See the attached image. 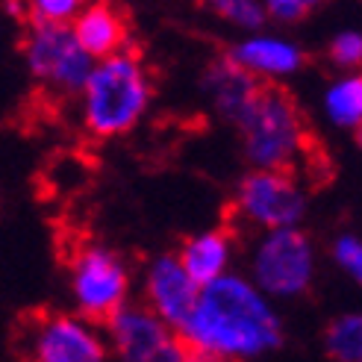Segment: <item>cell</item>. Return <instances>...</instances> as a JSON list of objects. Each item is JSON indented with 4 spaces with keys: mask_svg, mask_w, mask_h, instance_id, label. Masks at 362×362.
Returning a JSON list of instances; mask_svg holds the SVG:
<instances>
[{
    "mask_svg": "<svg viewBox=\"0 0 362 362\" xmlns=\"http://www.w3.org/2000/svg\"><path fill=\"white\" fill-rule=\"evenodd\" d=\"M180 336L194 356L253 362L283 345V318L247 274L233 271L204 288Z\"/></svg>",
    "mask_w": 362,
    "mask_h": 362,
    "instance_id": "cell-1",
    "label": "cell"
},
{
    "mask_svg": "<svg viewBox=\"0 0 362 362\" xmlns=\"http://www.w3.org/2000/svg\"><path fill=\"white\" fill-rule=\"evenodd\" d=\"M80 100L83 130L95 139H118L136 130L153 100V83L133 50L95 62Z\"/></svg>",
    "mask_w": 362,
    "mask_h": 362,
    "instance_id": "cell-2",
    "label": "cell"
},
{
    "mask_svg": "<svg viewBox=\"0 0 362 362\" xmlns=\"http://www.w3.org/2000/svg\"><path fill=\"white\" fill-rule=\"evenodd\" d=\"M236 133L250 171H292L306 153L300 110L280 86H262L236 121Z\"/></svg>",
    "mask_w": 362,
    "mask_h": 362,
    "instance_id": "cell-3",
    "label": "cell"
},
{
    "mask_svg": "<svg viewBox=\"0 0 362 362\" xmlns=\"http://www.w3.org/2000/svg\"><path fill=\"white\" fill-rule=\"evenodd\" d=\"M245 274L274 303L303 298L318 277V253L300 227L257 233L247 247Z\"/></svg>",
    "mask_w": 362,
    "mask_h": 362,
    "instance_id": "cell-4",
    "label": "cell"
},
{
    "mask_svg": "<svg viewBox=\"0 0 362 362\" xmlns=\"http://www.w3.org/2000/svg\"><path fill=\"white\" fill-rule=\"evenodd\" d=\"M68 295L74 313L106 324L133 300V271L103 242H80L68 257Z\"/></svg>",
    "mask_w": 362,
    "mask_h": 362,
    "instance_id": "cell-5",
    "label": "cell"
},
{
    "mask_svg": "<svg viewBox=\"0 0 362 362\" xmlns=\"http://www.w3.org/2000/svg\"><path fill=\"white\" fill-rule=\"evenodd\" d=\"M24 65L30 77L47 95L80 98L95 68V59L83 50L71 27L27 24L24 33Z\"/></svg>",
    "mask_w": 362,
    "mask_h": 362,
    "instance_id": "cell-6",
    "label": "cell"
},
{
    "mask_svg": "<svg viewBox=\"0 0 362 362\" xmlns=\"http://www.w3.org/2000/svg\"><path fill=\"white\" fill-rule=\"evenodd\" d=\"M21 348L27 362H110L112 351L103 324L80 313H42L27 321Z\"/></svg>",
    "mask_w": 362,
    "mask_h": 362,
    "instance_id": "cell-7",
    "label": "cell"
},
{
    "mask_svg": "<svg viewBox=\"0 0 362 362\" xmlns=\"http://www.w3.org/2000/svg\"><path fill=\"white\" fill-rule=\"evenodd\" d=\"M233 206L257 233L295 230L306 218L310 194L292 171H247L236 183Z\"/></svg>",
    "mask_w": 362,
    "mask_h": 362,
    "instance_id": "cell-8",
    "label": "cell"
},
{
    "mask_svg": "<svg viewBox=\"0 0 362 362\" xmlns=\"http://www.w3.org/2000/svg\"><path fill=\"white\" fill-rule=\"evenodd\" d=\"M115 362H189L183 336L153 315L141 300H130L103 324Z\"/></svg>",
    "mask_w": 362,
    "mask_h": 362,
    "instance_id": "cell-9",
    "label": "cell"
},
{
    "mask_svg": "<svg viewBox=\"0 0 362 362\" xmlns=\"http://www.w3.org/2000/svg\"><path fill=\"white\" fill-rule=\"evenodd\" d=\"M139 292L141 303L180 333L192 318L204 288L192 280L177 253H156L141 268Z\"/></svg>",
    "mask_w": 362,
    "mask_h": 362,
    "instance_id": "cell-10",
    "label": "cell"
},
{
    "mask_svg": "<svg viewBox=\"0 0 362 362\" xmlns=\"http://www.w3.org/2000/svg\"><path fill=\"white\" fill-rule=\"evenodd\" d=\"M197 86H201V95L209 110L218 118H224L227 124L236 127V121L245 115L247 106L257 100L265 83L250 77L230 53H224V57H215L204 65Z\"/></svg>",
    "mask_w": 362,
    "mask_h": 362,
    "instance_id": "cell-11",
    "label": "cell"
},
{
    "mask_svg": "<svg viewBox=\"0 0 362 362\" xmlns=\"http://www.w3.org/2000/svg\"><path fill=\"white\" fill-rule=\"evenodd\" d=\"M230 57L236 59L250 77H257L265 86H274V80L295 77L306 62V53L295 39H286L280 33H253L230 47Z\"/></svg>",
    "mask_w": 362,
    "mask_h": 362,
    "instance_id": "cell-12",
    "label": "cell"
},
{
    "mask_svg": "<svg viewBox=\"0 0 362 362\" xmlns=\"http://www.w3.org/2000/svg\"><path fill=\"white\" fill-rule=\"evenodd\" d=\"M180 262L192 274V280L206 288L212 283H218L221 277L233 274V259H236V239L230 236V230L224 227H209L197 230L180 245L177 250Z\"/></svg>",
    "mask_w": 362,
    "mask_h": 362,
    "instance_id": "cell-13",
    "label": "cell"
},
{
    "mask_svg": "<svg viewBox=\"0 0 362 362\" xmlns=\"http://www.w3.org/2000/svg\"><path fill=\"white\" fill-rule=\"evenodd\" d=\"M71 30H74L77 42L95 62L124 53L127 39H130L124 15L110 4H86Z\"/></svg>",
    "mask_w": 362,
    "mask_h": 362,
    "instance_id": "cell-14",
    "label": "cell"
},
{
    "mask_svg": "<svg viewBox=\"0 0 362 362\" xmlns=\"http://www.w3.org/2000/svg\"><path fill=\"white\" fill-rule=\"evenodd\" d=\"M321 112L336 130L356 133L362 127V71L339 74L321 95Z\"/></svg>",
    "mask_w": 362,
    "mask_h": 362,
    "instance_id": "cell-15",
    "label": "cell"
},
{
    "mask_svg": "<svg viewBox=\"0 0 362 362\" xmlns=\"http://www.w3.org/2000/svg\"><path fill=\"white\" fill-rule=\"evenodd\" d=\"M321 345L333 362H362V310L333 315L324 327Z\"/></svg>",
    "mask_w": 362,
    "mask_h": 362,
    "instance_id": "cell-16",
    "label": "cell"
},
{
    "mask_svg": "<svg viewBox=\"0 0 362 362\" xmlns=\"http://www.w3.org/2000/svg\"><path fill=\"white\" fill-rule=\"evenodd\" d=\"M212 12L230 27L242 30L245 35L262 33L268 24V6L259 4V0H215Z\"/></svg>",
    "mask_w": 362,
    "mask_h": 362,
    "instance_id": "cell-17",
    "label": "cell"
},
{
    "mask_svg": "<svg viewBox=\"0 0 362 362\" xmlns=\"http://www.w3.org/2000/svg\"><path fill=\"white\" fill-rule=\"evenodd\" d=\"M330 259L354 286L362 288V233L345 230L330 242Z\"/></svg>",
    "mask_w": 362,
    "mask_h": 362,
    "instance_id": "cell-18",
    "label": "cell"
},
{
    "mask_svg": "<svg viewBox=\"0 0 362 362\" xmlns=\"http://www.w3.org/2000/svg\"><path fill=\"white\" fill-rule=\"evenodd\" d=\"M80 12H83L80 0H33L27 6V21L47 27H71Z\"/></svg>",
    "mask_w": 362,
    "mask_h": 362,
    "instance_id": "cell-19",
    "label": "cell"
},
{
    "mask_svg": "<svg viewBox=\"0 0 362 362\" xmlns=\"http://www.w3.org/2000/svg\"><path fill=\"white\" fill-rule=\"evenodd\" d=\"M327 59L341 71H362V30H339L327 45Z\"/></svg>",
    "mask_w": 362,
    "mask_h": 362,
    "instance_id": "cell-20",
    "label": "cell"
},
{
    "mask_svg": "<svg viewBox=\"0 0 362 362\" xmlns=\"http://www.w3.org/2000/svg\"><path fill=\"white\" fill-rule=\"evenodd\" d=\"M268 18L277 21L283 27H292L298 21H303L306 15L313 12V4L310 0H268Z\"/></svg>",
    "mask_w": 362,
    "mask_h": 362,
    "instance_id": "cell-21",
    "label": "cell"
},
{
    "mask_svg": "<svg viewBox=\"0 0 362 362\" xmlns=\"http://www.w3.org/2000/svg\"><path fill=\"white\" fill-rule=\"evenodd\" d=\"M189 362H218V359H206V356H194V354H192Z\"/></svg>",
    "mask_w": 362,
    "mask_h": 362,
    "instance_id": "cell-22",
    "label": "cell"
},
{
    "mask_svg": "<svg viewBox=\"0 0 362 362\" xmlns=\"http://www.w3.org/2000/svg\"><path fill=\"white\" fill-rule=\"evenodd\" d=\"M354 136H356V144H359V148H362V127H359V130H356Z\"/></svg>",
    "mask_w": 362,
    "mask_h": 362,
    "instance_id": "cell-23",
    "label": "cell"
},
{
    "mask_svg": "<svg viewBox=\"0 0 362 362\" xmlns=\"http://www.w3.org/2000/svg\"><path fill=\"white\" fill-rule=\"evenodd\" d=\"M18 362H27V359H18Z\"/></svg>",
    "mask_w": 362,
    "mask_h": 362,
    "instance_id": "cell-24",
    "label": "cell"
}]
</instances>
